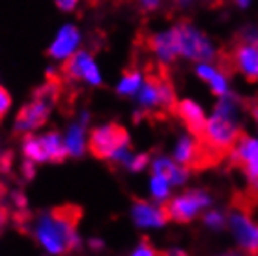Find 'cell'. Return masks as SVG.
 <instances>
[{
	"label": "cell",
	"mask_w": 258,
	"mask_h": 256,
	"mask_svg": "<svg viewBox=\"0 0 258 256\" xmlns=\"http://www.w3.org/2000/svg\"><path fill=\"white\" fill-rule=\"evenodd\" d=\"M81 217H83V210L79 206L66 204L54 208L51 213L39 219L36 226V236L39 243L52 254H62L77 247L79 239L75 236V230Z\"/></svg>",
	"instance_id": "6da1fadb"
},
{
	"label": "cell",
	"mask_w": 258,
	"mask_h": 256,
	"mask_svg": "<svg viewBox=\"0 0 258 256\" xmlns=\"http://www.w3.org/2000/svg\"><path fill=\"white\" fill-rule=\"evenodd\" d=\"M228 71H239L247 81H258V38L249 34L245 41H239L225 54H221V68Z\"/></svg>",
	"instance_id": "7a4b0ae2"
},
{
	"label": "cell",
	"mask_w": 258,
	"mask_h": 256,
	"mask_svg": "<svg viewBox=\"0 0 258 256\" xmlns=\"http://www.w3.org/2000/svg\"><path fill=\"white\" fill-rule=\"evenodd\" d=\"M230 163L232 167H238L243 170L249 179V191L247 197L251 199L254 206L258 204V141L247 137L241 133L238 144L234 146L232 154H230Z\"/></svg>",
	"instance_id": "3957f363"
},
{
	"label": "cell",
	"mask_w": 258,
	"mask_h": 256,
	"mask_svg": "<svg viewBox=\"0 0 258 256\" xmlns=\"http://www.w3.org/2000/svg\"><path fill=\"white\" fill-rule=\"evenodd\" d=\"M127 131L118 123H109V125L94 129L90 135V141H88L92 155L97 159H112L120 150L127 148Z\"/></svg>",
	"instance_id": "277c9868"
},
{
	"label": "cell",
	"mask_w": 258,
	"mask_h": 256,
	"mask_svg": "<svg viewBox=\"0 0 258 256\" xmlns=\"http://www.w3.org/2000/svg\"><path fill=\"white\" fill-rule=\"evenodd\" d=\"M176 39H178V51L183 56L191 60H212L213 58V47L208 41V38L189 23H178L174 26Z\"/></svg>",
	"instance_id": "5b68a950"
},
{
	"label": "cell",
	"mask_w": 258,
	"mask_h": 256,
	"mask_svg": "<svg viewBox=\"0 0 258 256\" xmlns=\"http://www.w3.org/2000/svg\"><path fill=\"white\" fill-rule=\"evenodd\" d=\"M210 204V199L208 195L200 191H191L181 195L178 199L170 200V202H165V210H167V215L170 221H178V223H187L197 215V213L204 208V206Z\"/></svg>",
	"instance_id": "8992f818"
},
{
	"label": "cell",
	"mask_w": 258,
	"mask_h": 256,
	"mask_svg": "<svg viewBox=\"0 0 258 256\" xmlns=\"http://www.w3.org/2000/svg\"><path fill=\"white\" fill-rule=\"evenodd\" d=\"M230 228L241 245V249L251 256L258 254V224L251 221V213L245 210H234L230 215Z\"/></svg>",
	"instance_id": "52a82bcc"
},
{
	"label": "cell",
	"mask_w": 258,
	"mask_h": 256,
	"mask_svg": "<svg viewBox=\"0 0 258 256\" xmlns=\"http://www.w3.org/2000/svg\"><path fill=\"white\" fill-rule=\"evenodd\" d=\"M64 75H68L73 81H86L90 84H99L101 77H99V71H97L96 62L92 60V56L88 52H75L73 56L66 62L64 66Z\"/></svg>",
	"instance_id": "ba28073f"
},
{
	"label": "cell",
	"mask_w": 258,
	"mask_h": 256,
	"mask_svg": "<svg viewBox=\"0 0 258 256\" xmlns=\"http://www.w3.org/2000/svg\"><path fill=\"white\" fill-rule=\"evenodd\" d=\"M133 219L139 226H163L170 221L165 206H152L148 202H142V200H135Z\"/></svg>",
	"instance_id": "9c48e42d"
},
{
	"label": "cell",
	"mask_w": 258,
	"mask_h": 256,
	"mask_svg": "<svg viewBox=\"0 0 258 256\" xmlns=\"http://www.w3.org/2000/svg\"><path fill=\"white\" fill-rule=\"evenodd\" d=\"M148 49L154 52L155 56L159 58L161 62H170L176 54H180L178 51V39H176L174 28L168 30V32L155 34L148 38Z\"/></svg>",
	"instance_id": "30bf717a"
},
{
	"label": "cell",
	"mask_w": 258,
	"mask_h": 256,
	"mask_svg": "<svg viewBox=\"0 0 258 256\" xmlns=\"http://www.w3.org/2000/svg\"><path fill=\"white\" fill-rule=\"evenodd\" d=\"M79 41H81V36H79V30L75 26H64L62 30L58 32L56 39H54V43L51 45V49H49V54L52 58H68L73 54V51L79 47Z\"/></svg>",
	"instance_id": "8fae6325"
},
{
	"label": "cell",
	"mask_w": 258,
	"mask_h": 256,
	"mask_svg": "<svg viewBox=\"0 0 258 256\" xmlns=\"http://www.w3.org/2000/svg\"><path fill=\"white\" fill-rule=\"evenodd\" d=\"M176 114L185 122V125L193 133V137H200L202 135V131L206 127V118H204V112H202V109L197 103L189 101V99L178 103L176 105Z\"/></svg>",
	"instance_id": "7c38bea8"
},
{
	"label": "cell",
	"mask_w": 258,
	"mask_h": 256,
	"mask_svg": "<svg viewBox=\"0 0 258 256\" xmlns=\"http://www.w3.org/2000/svg\"><path fill=\"white\" fill-rule=\"evenodd\" d=\"M154 174H159L163 178H167L170 183L178 185V183H183L187 179L189 168L178 167V165H174L172 161L168 159H157L154 163Z\"/></svg>",
	"instance_id": "4fadbf2b"
},
{
	"label": "cell",
	"mask_w": 258,
	"mask_h": 256,
	"mask_svg": "<svg viewBox=\"0 0 258 256\" xmlns=\"http://www.w3.org/2000/svg\"><path fill=\"white\" fill-rule=\"evenodd\" d=\"M41 144L45 148V154H47V159L54 161V163H60V161H64L70 152H68V146H66V142H62L58 133H49L45 135L43 139H41Z\"/></svg>",
	"instance_id": "5bb4252c"
},
{
	"label": "cell",
	"mask_w": 258,
	"mask_h": 256,
	"mask_svg": "<svg viewBox=\"0 0 258 256\" xmlns=\"http://www.w3.org/2000/svg\"><path fill=\"white\" fill-rule=\"evenodd\" d=\"M197 73H199V77H202L206 83H210L212 90L217 96H226V77L223 71H217L215 68H212V66L202 64L197 68Z\"/></svg>",
	"instance_id": "9a60e30c"
},
{
	"label": "cell",
	"mask_w": 258,
	"mask_h": 256,
	"mask_svg": "<svg viewBox=\"0 0 258 256\" xmlns=\"http://www.w3.org/2000/svg\"><path fill=\"white\" fill-rule=\"evenodd\" d=\"M197 139H191V137H183L180 142H178V148H176V159L180 161L181 167L193 170V165L197 161Z\"/></svg>",
	"instance_id": "2e32d148"
},
{
	"label": "cell",
	"mask_w": 258,
	"mask_h": 256,
	"mask_svg": "<svg viewBox=\"0 0 258 256\" xmlns=\"http://www.w3.org/2000/svg\"><path fill=\"white\" fill-rule=\"evenodd\" d=\"M84 122H86V116L83 118L81 123L71 125L70 133H68L66 146H68V152L71 155H81L84 152Z\"/></svg>",
	"instance_id": "e0dca14e"
},
{
	"label": "cell",
	"mask_w": 258,
	"mask_h": 256,
	"mask_svg": "<svg viewBox=\"0 0 258 256\" xmlns=\"http://www.w3.org/2000/svg\"><path fill=\"white\" fill-rule=\"evenodd\" d=\"M23 152H25L26 159L34 161V163H41L47 159L45 148L41 144V139L34 137V135H26L25 144H23Z\"/></svg>",
	"instance_id": "ac0fdd59"
},
{
	"label": "cell",
	"mask_w": 258,
	"mask_h": 256,
	"mask_svg": "<svg viewBox=\"0 0 258 256\" xmlns=\"http://www.w3.org/2000/svg\"><path fill=\"white\" fill-rule=\"evenodd\" d=\"M141 84H142L141 73L137 70L127 71V73L123 75L122 81H120V84H118V92H120L122 96H133L137 90H141Z\"/></svg>",
	"instance_id": "d6986e66"
},
{
	"label": "cell",
	"mask_w": 258,
	"mask_h": 256,
	"mask_svg": "<svg viewBox=\"0 0 258 256\" xmlns=\"http://www.w3.org/2000/svg\"><path fill=\"white\" fill-rule=\"evenodd\" d=\"M168 185H170V181L167 178H163L159 174H154V178H152V193H154L155 199H165L168 195Z\"/></svg>",
	"instance_id": "ffe728a7"
},
{
	"label": "cell",
	"mask_w": 258,
	"mask_h": 256,
	"mask_svg": "<svg viewBox=\"0 0 258 256\" xmlns=\"http://www.w3.org/2000/svg\"><path fill=\"white\" fill-rule=\"evenodd\" d=\"M133 256H168V254L167 252H159V250H155L154 247H152V243L144 237V239L141 241V245L137 247V250L133 252Z\"/></svg>",
	"instance_id": "44dd1931"
},
{
	"label": "cell",
	"mask_w": 258,
	"mask_h": 256,
	"mask_svg": "<svg viewBox=\"0 0 258 256\" xmlns=\"http://www.w3.org/2000/svg\"><path fill=\"white\" fill-rule=\"evenodd\" d=\"M148 161L150 157L146 154H141V155H137V157H131L127 163V167L131 168V170H135V172H139V170H142V168L148 165Z\"/></svg>",
	"instance_id": "7402d4cb"
},
{
	"label": "cell",
	"mask_w": 258,
	"mask_h": 256,
	"mask_svg": "<svg viewBox=\"0 0 258 256\" xmlns=\"http://www.w3.org/2000/svg\"><path fill=\"white\" fill-rule=\"evenodd\" d=\"M204 221H206V224H210V226H213V228H221L223 226V215L217 212H210L208 215H204Z\"/></svg>",
	"instance_id": "603a6c76"
},
{
	"label": "cell",
	"mask_w": 258,
	"mask_h": 256,
	"mask_svg": "<svg viewBox=\"0 0 258 256\" xmlns=\"http://www.w3.org/2000/svg\"><path fill=\"white\" fill-rule=\"evenodd\" d=\"M10 103H12V99L8 96V92L4 88H0V120L4 118V114H6L8 109H10Z\"/></svg>",
	"instance_id": "cb8c5ba5"
},
{
	"label": "cell",
	"mask_w": 258,
	"mask_h": 256,
	"mask_svg": "<svg viewBox=\"0 0 258 256\" xmlns=\"http://www.w3.org/2000/svg\"><path fill=\"white\" fill-rule=\"evenodd\" d=\"M10 165H12V154L6 152V154L0 155V170L2 172H10Z\"/></svg>",
	"instance_id": "d4e9b609"
},
{
	"label": "cell",
	"mask_w": 258,
	"mask_h": 256,
	"mask_svg": "<svg viewBox=\"0 0 258 256\" xmlns=\"http://www.w3.org/2000/svg\"><path fill=\"white\" fill-rule=\"evenodd\" d=\"M56 4H58V8H62L64 12H71V10L79 4V0H56Z\"/></svg>",
	"instance_id": "484cf974"
},
{
	"label": "cell",
	"mask_w": 258,
	"mask_h": 256,
	"mask_svg": "<svg viewBox=\"0 0 258 256\" xmlns=\"http://www.w3.org/2000/svg\"><path fill=\"white\" fill-rule=\"evenodd\" d=\"M32 163H34V161H30V159H28L25 163V178L26 179H32L34 178V167H32Z\"/></svg>",
	"instance_id": "4316f807"
},
{
	"label": "cell",
	"mask_w": 258,
	"mask_h": 256,
	"mask_svg": "<svg viewBox=\"0 0 258 256\" xmlns=\"http://www.w3.org/2000/svg\"><path fill=\"white\" fill-rule=\"evenodd\" d=\"M141 4L144 10H155L159 6V0H141Z\"/></svg>",
	"instance_id": "83f0119b"
},
{
	"label": "cell",
	"mask_w": 258,
	"mask_h": 256,
	"mask_svg": "<svg viewBox=\"0 0 258 256\" xmlns=\"http://www.w3.org/2000/svg\"><path fill=\"white\" fill-rule=\"evenodd\" d=\"M6 221H8V210L4 206H0V228L6 224Z\"/></svg>",
	"instance_id": "f1b7e54d"
},
{
	"label": "cell",
	"mask_w": 258,
	"mask_h": 256,
	"mask_svg": "<svg viewBox=\"0 0 258 256\" xmlns=\"http://www.w3.org/2000/svg\"><path fill=\"white\" fill-rule=\"evenodd\" d=\"M13 199H15V202H17V204H19V208H25V206H26V202H25V197H23V195H19V193H17V195H15V197H13Z\"/></svg>",
	"instance_id": "f546056e"
},
{
	"label": "cell",
	"mask_w": 258,
	"mask_h": 256,
	"mask_svg": "<svg viewBox=\"0 0 258 256\" xmlns=\"http://www.w3.org/2000/svg\"><path fill=\"white\" fill-rule=\"evenodd\" d=\"M168 256H187L183 250H170V252H167Z\"/></svg>",
	"instance_id": "4dcf8cb0"
},
{
	"label": "cell",
	"mask_w": 258,
	"mask_h": 256,
	"mask_svg": "<svg viewBox=\"0 0 258 256\" xmlns=\"http://www.w3.org/2000/svg\"><path fill=\"white\" fill-rule=\"evenodd\" d=\"M236 2H238L241 8H245V6H249V2H251V0H236Z\"/></svg>",
	"instance_id": "1f68e13d"
},
{
	"label": "cell",
	"mask_w": 258,
	"mask_h": 256,
	"mask_svg": "<svg viewBox=\"0 0 258 256\" xmlns=\"http://www.w3.org/2000/svg\"><path fill=\"white\" fill-rule=\"evenodd\" d=\"M4 193H6V187L0 183V197H4Z\"/></svg>",
	"instance_id": "d6a6232c"
},
{
	"label": "cell",
	"mask_w": 258,
	"mask_h": 256,
	"mask_svg": "<svg viewBox=\"0 0 258 256\" xmlns=\"http://www.w3.org/2000/svg\"><path fill=\"white\" fill-rule=\"evenodd\" d=\"M252 114H254V118H256V123H258V107H256V109H252Z\"/></svg>",
	"instance_id": "836d02e7"
},
{
	"label": "cell",
	"mask_w": 258,
	"mask_h": 256,
	"mask_svg": "<svg viewBox=\"0 0 258 256\" xmlns=\"http://www.w3.org/2000/svg\"><path fill=\"white\" fill-rule=\"evenodd\" d=\"M92 247H101V241H92Z\"/></svg>",
	"instance_id": "e575fe53"
},
{
	"label": "cell",
	"mask_w": 258,
	"mask_h": 256,
	"mask_svg": "<svg viewBox=\"0 0 258 256\" xmlns=\"http://www.w3.org/2000/svg\"><path fill=\"white\" fill-rule=\"evenodd\" d=\"M228 256H234V254H228Z\"/></svg>",
	"instance_id": "d590c367"
}]
</instances>
